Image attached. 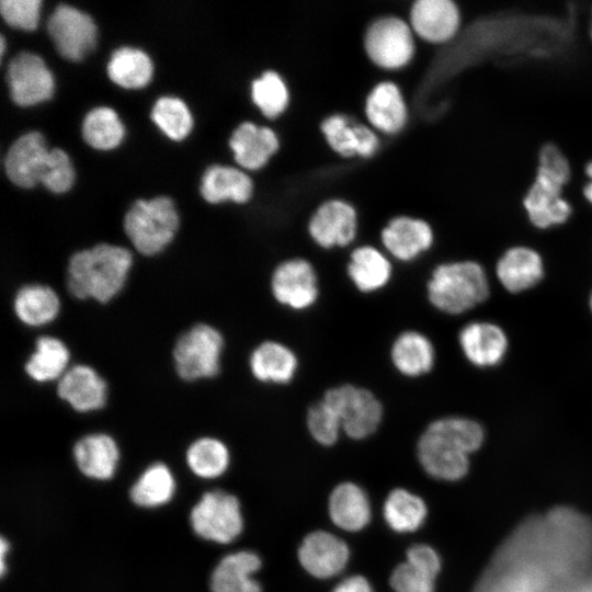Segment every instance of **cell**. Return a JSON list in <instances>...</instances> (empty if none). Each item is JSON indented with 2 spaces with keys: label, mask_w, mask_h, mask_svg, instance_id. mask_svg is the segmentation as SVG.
<instances>
[{
  "label": "cell",
  "mask_w": 592,
  "mask_h": 592,
  "mask_svg": "<svg viewBox=\"0 0 592 592\" xmlns=\"http://www.w3.org/2000/svg\"><path fill=\"white\" fill-rule=\"evenodd\" d=\"M482 426L468 418L449 415L428 424L417 442V457L434 479L457 481L469 469V455L480 448Z\"/></svg>",
  "instance_id": "1"
},
{
  "label": "cell",
  "mask_w": 592,
  "mask_h": 592,
  "mask_svg": "<svg viewBox=\"0 0 592 592\" xmlns=\"http://www.w3.org/2000/svg\"><path fill=\"white\" fill-rule=\"evenodd\" d=\"M132 252L106 242L75 252L68 261L66 285L80 300L109 304L124 289L133 267Z\"/></svg>",
  "instance_id": "2"
},
{
  "label": "cell",
  "mask_w": 592,
  "mask_h": 592,
  "mask_svg": "<svg viewBox=\"0 0 592 592\" xmlns=\"http://www.w3.org/2000/svg\"><path fill=\"white\" fill-rule=\"evenodd\" d=\"M571 177L570 163L554 144H545L539 151L538 170L523 204L531 224L540 230L567 223L572 214L563 198V187Z\"/></svg>",
  "instance_id": "3"
},
{
  "label": "cell",
  "mask_w": 592,
  "mask_h": 592,
  "mask_svg": "<svg viewBox=\"0 0 592 592\" xmlns=\"http://www.w3.org/2000/svg\"><path fill=\"white\" fill-rule=\"evenodd\" d=\"M430 304L447 315L463 314L489 296L482 266L471 260L446 262L435 266L426 282Z\"/></svg>",
  "instance_id": "4"
},
{
  "label": "cell",
  "mask_w": 592,
  "mask_h": 592,
  "mask_svg": "<svg viewBox=\"0 0 592 592\" xmlns=\"http://www.w3.org/2000/svg\"><path fill=\"white\" fill-rule=\"evenodd\" d=\"M189 523L198 539L226 550L231 549L246 531L242 501L230 490L212 487L191 508Z\"/></svg>",
  "instance_id": "5"
},
{
  "label": "cell",
  "mask_w": 592,
  "mask_h": 592,
  "mask_svg": "<svg viewBox=\"0 0 592 592\" xmlns=\"http://www.w3.org/2000/svg\"><path fill=\"white\" fill-rule=\"evenodd\" d=\"M179 228V216L167 196L136 201L124 217V231L135 250L153 257L173 240Z\"/></svg>",
  "instance_id": "6"
},
{
  "label": "cell",
  "mask_w": 592,
  "mask_h": 592,
  "mask_svg": "<svg viewBox=\"0 0 592 592\" xmlns=\"http://www.w3.org/2000/svg\"><path fill=\"white\" fill-rule=\"evenodd\" d=\"M225 349L223 333L216 327L197 322L178 337L171 351L174 371L187 383L216 377L221 369Z\"/></svg>",
  "instance_id": "7"
},
{
  "label": "cell",
  "mask_w": 592,
  "mask_h": 592,
  "mask_svg": "<svg viewBox=\"0 0 592 592\" xmlns=\"http://www.w3.org/2000/svg\"><path fill=\"white\" fill-rule=\"evenodd\" d=\"M337 413L342 432L351 440L368 439L384 420V405L375 392L351 383L328 388L321 397Z\"/></svg>",
  "instance_id": "8"
},
{
  "label": "cell",
  "mask_w": 592,
  "mask_h": 592,
  "mask_svg": "<svg viewBox=\"0 0 592 592\" xmlns=\"http://www.w3.org/2000/svg\"><path fill=\"white\" fill-rule=\"evenodd\" d=\"M70 454L77 471L87 480L99 483L116 477L123 457L118 440L103 430L80 434L72 442Z\"/></svg>",
  "instance_id": "9"
},
{
  "label": "cell",
  "mask_w": 592,
  "mask_h": 592,
  "mask_svg": "<svg viewBox=\"0 0 592 592\" xmlns=\"http://www.w3.org/2000/svg\"><path fill=\"white\" fill-rule=\"evenodd\" d=\"M270 289L278 305L294 311L307 310L319 298L317 271L307 259H286L273 269Z\"/></svg>",
  "instance_id": "10"
},
{
  "label": "cell",
  "mask_w": 592,
  "mask_h": 592,
  "mask_svg": "<svg viewBox=\"0 0 592 592\" xmlns=\"http://www.w3.org/2000/svg\"><path fill=\"white\" fill-rule=\"evenodd\" d=\"M364 46L368 57L383 68H399L414 54L409 25L398 16H384L367 29Z\"/></svg>",
  "instance_id": "11"
},
{
  "label": "cell",
  "mask_w": 592,
  "mask_h": 592,
  "mask_svg": "<svg viewBox=\"0 0 592 592\" xmlns=\"http://www.w3.org/2000/svg\"><path fill=\"white\" fill-rule=\"evenodd\" d=\"M48 34L57 52L66 59L80 60L96 42V26L92 18L68 4H59L47 21Z\"/></svg>",
  "instance_id": "12"
},
{
  "label": "cell",
  "mask_w": 592,
  "mask_h": 592,
  "mask_svg": "<svg viewBox=\"0 0 592 592\" xmlns=\"http://www.w3.org/2000/svg\"><path fill=\"white\" fill-rule=\"evenodd\" d=\"M348 544L335 534L317 530L300 542L297 558L301 568L311 577L328 580L340 574L350 560Z\"/></svg>",
  "instance_id": "13"
},
{
  "label": "cell",
  "mask_w": 592,
  "mask_h": 592,
  "mask_svg": "<svg viewBox=\"0 0 592 592\" xmlns=\"http://www.w3.org/2000/svg\"><path fill=\"white\" fill-rule=\"evenodd\" d=\"M7 82L11 99L21 106L46 101L54 92L52 72L38 55L30 52H22L10 60Z\"/></svg>",
  "instance_id": "14"
},
{
  "label": "cell",
  "mask_w": 592,
  "mask_h": 592,
  "mask_svg": "<svg viewBox=\"0 0 592 592\" xmlns=\"http://www.w3.org/2000/svg\"><path fill=\"white\" fill-rule=\"evenodd\" d=\"M262 558L253 549L237 547L226 550L208 577L209 592H263L257 578Z\"/></svg>",
  "instance_id": "15"
},
{
  "label": "cell",
  "mask_w": 592,
  "mask_h": 592,
  "mask_svg": "<svg viewBox=\"0 0 592 592\" xmlns=\"http://www.w3.org/2000/svg\"><path fill=\"white\" fill-rule=\"evenodd\" d=\"M56 395L76 412L90 413L105 407L109 386L93 366L80 363L70 366L57 382Z\"/></svg>",
  "instance_id": "16"
},
{
  "label": "cell",
  "mask_w": 592,
  "mask_h": 592,
  "mask_svg": "<svg viewBox=\"0 0 592 592\" xmlns=\"http://www.w3.org/2000/svg\"><path fill=\"white\" fill-rule=\"evenodd\" d=\"M357 216L352 205L340 200L322 203L311 216L308 232L323 249L345 247L356 236Z\"/></svg>",
  "instance_id": "17"
},
{
  "label": "cell",
  "mask_w": 592,
  "mask_h": 592,
  "mask_svg": "<svg viewBox=\"0 0 592 592\" xmlns=\"http://www.w3.org/2000/svg\"><path fill=\"white\" fill-rule=\"evenodd\" d=\"M184 464L189 473L203 482L204 489L207 490L229 474L232 454L223 439L203 434L196 436L186 446Z\"/></svg>",
  "instance_id": "18"
},
{
  "label": "cell",
  "mask_w": 592,
  "mask_h": 592,
  "mask_svg": "<svg viewBox=\"0 0 592 592\" xmlns=\"http://www.w3.org/2000/svg\"><path fill=\"white\" fill-rule=\"evenodd\" d=\"M49 150L38 132L16 138L4 157L7 177L18 186L30 189L41 182Z\"/></svg>",
  "instance_id": "19"
},
{
  "label": "cell",
  "mask_w": 592,
  "mask_h": 592,
  "mask_svg": "<svg viewBox=\"0 0 592 592\" xmlns=\"http://www.w3.org/2000/svg\"><path fill=\"white\" fill-rule=\"evenodd\" d=\"M410 21L420 37L433 44H444L457 36L462 15L455 1L418 0L411 8Z\"/></svg>",
  "instance_id": "20"
},
{
  "label": "cell",
  "mask_w": 592,
  "mask_h": 592,
  "mask_svg": "<svg viewBox=\"0 0 592 592\" xmlns=\"http://www.w3.org/2000/svg\"><path fill=\"white\" fill-rule=\"evenodd\" d=\"M173 468L163 460L148 464L128 489V499L137 509L157 511L170 505L178 493Z\"/></svg>",
  "instance_id": "21"
},
{
  "label": "cell",
  "mask_w": 592,
  "mask_h": 592,
  "mask_svg": "<svg viewBox=\"0 0 592 592\" xmlns=\"http://www.w3.org/2000/svg\"><path fill=\"white\" fill-rule=\"evenodd\" d=\"M380 239L395 259L410 262L432 247L434 232L431 225L423 219L398 216L383 228Z\"/></svg>",
  "instance_id": "22"
},
{
  "label": "cell",
  "mask_w": 592,
  "mask_h": 592,
  "mask_svg": "<svg viewBox=\"0 0 592 592\" xmlns=\"http://www.w3.org/2000/svg\"><path fill=\"white\" fill-rule=\"evenodd\" d=\"M248 366L252 377L262 384L288 385L297 374L299 360L285 343L265 340L251 351Z\"/></svg>",
  "instance_id": "23"
},
{
  "label": "cell",
  "mask_w": 592,
  "mask_h": 592,
  "mask_svg": "<svg viewBox=\"0 0 592 592\" xmlns=\"http://www.w3.org/2000/svg\"><path fill=\"white\" fill-rule=\"evenodd\" d=\"M331 522L342 531L357 533L372 520V505L366 491L357 483L344 481L337 485L328 500Z\"/></svg>",
  "instance_id": "24"
},
{
  "label": "cell",
  "mask_w": 592,
  "mask_h": 592,
  "mask_svg": "<svg viewBox=\"0 0 592 592\" xmlns=\"http://www.w3.org/2000/svg\"><path fill=\"white\" fill-rule=\"evenodd\" d=\"M496 273L506 291L520 293L533 287L543 278V258L533 247L512 246L499 258Z\"/></svg>",
  "instance_id": "25"
},
{
  "label": "cell",
  "mask_w": 592,
  "mask_h": 592,
  "mask_svg": "<svg viewBox=\"0 0 592 592\" xmlns=\"http://www.w3.org/2000/svg\"><path fill=\"white\" fill-rule=\"evenodd\" d=\"M459 346L466 358L478 367L497 365L508 349L504 331L491 322L467 323L458 333Z\"/></svg>",
  "instance_id": "26"
},
{
  "label": "cell",
  "mask_w": 592,
  "mask_h": 592,
  "mask_svg": "<svg viewBox=\"0 0 592 592\" xmlns=\"http://www.w3.org/2000/svg\"><path fill=\"white\" fill-rule=\"evenodd\" d=\"M389 358L400 375L408 378L421 377L432 371L435 349L424 333L413 329L403 330L391 342Z\"/></svg>",
  "instance_id": "27"
},
{
  "label": "cell",
  "mask_w": 592,
  "mask_h": 592,
  "mask_svg": "<svg viewBox=\"0 0 592 592\" xmlns=\"http://www.w3.org/2000/svg\"><path fill=\"white\" fill-rule=\"evenodd\" d=\"M12 309L18 320L26 327L39 328L54 322L61 310L57 292L49 285L30 283L14 294Z\"/></svg>",
  "instance_id": "28"
},
{
  "label": "cell",
  "mask_w": 592,
  "mask_h": 592,
  "mask_svg": "<svg viewBox=\"0 0 592 592\" xmlns=\"http://www.w3.org/2000/svg\"><path fill=\"white\" fill-rule=\"evenodd\" d=\"M346 275L358 292L372 294L388 285L392 276V265L382 251L365 244L351 252Z\"/></svg>",
  "instance_id": "29"
},
{
  "label": "cell",
  "mask_w": 592,
  "mask_h": 592,
  "mask_svg": "<svg viewBox=\"0 0 592 592\" xmlns=\"http://www.w3.org/2000/svg\"><path fill=\"white\" fill-rule=\"evenodd\" d=\"M229 146L241 167L257 170L277 150L278 138L274 130L266 126L243 122L234 130Z\"/></svg>",
  "instance_id": "30"
},
{
  "label": "cell",
  "mask_w": 592,
  "mask_h": 592,
  "mask_svg": "<svg viewBox=\"0 0 592 592\" xmlns=\"http://www.w3.org/2000/svg\"><path fill=\"white\" fill-rule=\"evenodd\" d=\"M70 350L61 339L41 335L24 363V372L35 383H57L70 367Z\"/></svg>",
  "instance_id": "31"
},
{
  "label": "cell",
  "mask_w": 592,
  "mask_h": 592,
  "mask_svg": "<svg viewBox=\"0 0 592 592\" xmlns=\"http://www.w3.org/2000/svg\"><path fill=\"white\" fill-rule=\"evenodd\" d=\"M321 130L330 147L344 157L372 156L378 139L372 129L363 124H351L340 114L331 115L321 123Z\"/></svg>",
  "instance_id": "32"
},
{
  "label": "cell",
  "mask_w": 592,
  "mask_h": 592,
  "mask_svg": "<svg viewBox=\"0 0 592 592\" xmlns=\"http://www.w3.org/2000/svg\"><path fill=\"white\" fill-rule=\"evenodd\" d=\"M365 112L371 124L385 133L399 132L407 118L400 90L389 81L380 82L373 88L366 99Z\"/></svg>",
  "instance_id": "33"
},
{
  "label": "cell",
  "mask_w": 592,
  "mask_h": 592,
  "mask_svg": "<svg viewBox=\"0 0 592 592\" xmlns=\"http://www.w3.org/2000/svg\"><path fill=\"white\" fill-rule=\"evenodd\" d=\"M428 506L424 500L405 489L391 490L383 504V517L387 526L398 534L418 531L425 522Z\"/></svg>",
  "instance_id": "34"
},
{
  "label": "cell",
  "mask_w": 592,
  "mask_h": 592,
  "mask_svg": "<svg viewBox=\"0 0 592 592\" xmlns=\"http://www.w3.org/2000/svg\"><path fill=\"white\" fill-rule=\"evenodd\" d=\"M201 193L208 203L225 200L243 203L252 194V181L237 168L212 166L203 174Z\"/></svg>",
  "instance_id": "35"
},
{
  "label": "cell",
  "mask_w": 592,
  "mask_h": 592,
  "mask_svg": "<svg viewBox=\"0 0 592 592\" xmlns=\"http://www.w3.org/2000/svg\"><path fill=\"white\" fill-rule=\"evenodd\" d=\"M110 79L126 89L145 87L152 76V64L146 53L133 47H121L112 53L107 64Z\"/></svg>",
  "instance_id": "36"
},
{
  "label": "cell",
  "mask_w": 592,
  "mask_h": 592,
  "mask_svg": "<svg viewBox=\"0 0 592 592\" xmlns=\"http://www.w3.org/2000/svg\"><path fill=\"white\" fill-rule=\"evenodd\" d=\"M124 127L114 110L99 106L88 112L82 122V137L91 147L107 150L116 147Z\"/></svg>",
  "instance_id": "37"
},
{
  "label": "cell",
  "mask_w": 592,
  "mask_h": 592,
  "mask_svg": "<svg viewBox=\"0 0 592 592\" xmlns=\"http://www.w3.org/2000/svg\"><path fill=\"white\" fill-rule=\"evenodd\" d=\"M156 125L171 139H183L192 128V116L185 103L173 96L158 99L151 111Z\"/></svg>",
  "instance_id": "38"
},
{
  "label": "cell",
  "mask_w": 592,
  "mask_h": 592,
  "mask_svg": "<svg viewBox=\"0 0 592 592\" xmlns=\"http://www.w3.org/2000/svg\"><path fill=\"white\" fill-rule=\"evenodd\" d=\"M251 96L261 112L270 117L280 115L288 103V91L281 76L272 70L253 80Z\"/></svg>",
  "instance_id": "39"
},
{
  "label": "cell",
  "mask_w": 592,
  "mask_h": 592,
  "mask_svg": "<svg viewBox=\"0 0 592 592\" xmlns=\"http://www.w3.org/2000/svg\"><path fill=\"white\" fill-rule=\"evenodd\" d=\"M306 425L309 435L321 446L334 445L342 433L339 417L322 398L308 407Z\"/></svg>",
  "instance_id": "40"
},
{
  "label": "cell",
  "mask_w": 592,
  "mask_h": 592,
  "mask_svg": "<svg viewBox=\"0 0 592 592\" xmlns=\"http://www.w3.org/2000/svg\"><path fill=\"white\" fill-rule=\"evenodd\" d=\"M437 576L409 561L398 563L389 583L395 592H434Z\"/></svg>",
  "instance_id": "41"
},
{
  "label": "cell",
  "mask_w": 592,
  "mask_h": 592,
  "mask_svg": "<svg viewBox=\"0 0 592 592\" xmlns=\"http://www.w3.org/2000/svg\"><path fill=\"white\" fill-rule=\"evenodd\" d=\"M73 179V169L67 153L59 148L50 149L41 183L54 193H64L71 187Z\"/></svg>",
  "instance_id": "42"
},
{
  "label": "cell",
  "mask_w": 592,
  "mask_h": 592,
  "mask_svg": "<svg viewBox=\"0 0 592 592\" xmlns=\"http://www.w3.org/2000/svg\"><path fill=\"white\" fill-rule=\"evenodd\" d=\"M41 0H1L0 12L11 26L32 31L39 19Z\"/></svg>",
  "instance_id": "43"
},
{
  "label": "cell",
  "mask_w": 592,
  "mask_h": 592,
  "mask_svg": "<svg viewBox=\"0 0 592 592\" xmlns=\"http://www.w3.org/2000/svg\"><path fill=\"white\" fill-rule=\"evenodd\" d=\"M406 560L436 576L442 567L439 553L426 544L411 545L406 551Z\"/></svg>",
  "instance_id": "44"
},
{
  "label": "cell",
  "mask_w": 592,
  "mask_h": 592,
  "mask_svg": "<svg viewBox=\"0 0 592 592\" xmlns=\"http://www.w3.org/2000/svg\"><path fill=\"white\" fill-rule=\"evenodd\" d=\"M331 592H375L367 578L361 574H353L338 582Z\"/></svg>",
  "instance_id": "45"
},
{
  "label": "cell",
  "mask_w": 592,
  "mask_h": 592,
  "mask_svg": "<svg viewBox=\"0 0 592 592\" xmlns=\"http://www.w3.org/2000/svg\"><path fill=\"white\" fill-rule=\"evenodd\" d=\"M585 174L589 181L583 186V195L592 204V160L585 166Z\"/></svg>",
  "instance_id": "46"
},
{
  "label": "cell",
  "mask_w": 592,
  "mask_h": 592,
  "mask_svg": "<svg viewBox=\"0 0 592 592\" xmlns=\"http://www.w3.org/2000/svg\"><path fill=\"white\" fill-rule=\"evenodd\" d=\"M3 49H4V39L1 36V55L3 54Z\"/></svg>",
  "instance_id": "47"
},
{
  "label": "cell",
  "mask_w": 592,
  "mask_h": 592,
  "mask_svg": "<svg viewBox=\"0 0 592 592\" xmlns=\"http://www.w3.org/2000/svg\"><path fill=\"white\" fill-rule=\"evenodd\" d=\"M590 308L592 310V295H591V298H590Z\"/></svg>",
  "instance_id": "48"
},
{
  "label": "cell",
  "mask_w": 592,
  "mask_h": 592,
  "mask_svg": "<svg viewBox=\"0 0 592 592\" xmlns=\"http://www.w3.org/2000/svg\"><path fill=\"white\" fill-rule=\"evenodd\" d=\"M590 34H591V38H592V24H591V31H590Z\"/></svg>",
  "instance_id": "49"
}]
</instances>
